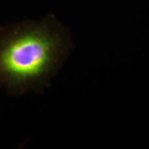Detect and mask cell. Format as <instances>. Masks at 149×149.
Returning a JSON list of instances; mask_svg holds the SVG:
<instances>
[{
	"label": "cell",
	"instance_id": "1",
	"mask_svg": "<svg viewBox=\"0 0 149 149\" xmlns=\"http://www.w3.org/2000/svg\"><path fill=\"white\" fill-rule=\"evenodd\" d=\"M72 47L66 27L52 15L0 26V88L15 96L42 92Z\"/></svg>",
	"mask_w": 149,
	"mask_h": 149
}]
</instances>
